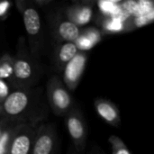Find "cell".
Segmentation results:
<instances>
[{"instance_id":"13","label":"cell","mask_w":154,"mask_h":154,"mask_svg":"<svg viewBox=\"0 0 154 154\" xmlns=\"http://www.w3.org/2000/svg\"><path fill=\"white\" fill-rule=\"evenodd\" d=\"M19 125L20 124L11 123L10 125H7L5 128L4 132L0 136V154H6L11 140L14 135L15 132L17 131Z\"/></svg>"},{"instance_id":"18","label":"cell","mask_w":154,"mask_h":154,"mask_svg":"<svg viewBox=\"0 0 154 154\" xmlns=\"http://www.w3.org/2000/svg\"><path fill=\"white\" fill-rule=\"evenodd\" d=\"M10 94V89L9 86L6 83V81L0 79V104L8 97Z\"/></svg>"},{"instance_id":"10","label":"cell","mask_w":154,"mask_h":154,"mask_svg":"<svg viewBox=\"0 0 154 154\" xmlns=\"http://www.w3.org/2000/svg\"><path fill=\"white\" fill-rule=\"evenodd\" d=\"M55 32L57 38L64 42H75L81 33L79 27L68 19L57 23Z\"/></svg>"},{"instance_id":"16","label":"cell","mask_w":154,"mask_h":154,"mask_svg":"<svg viewBox=\"0 0 154 154\" xmlns=\"http://www.w3.org/2000/svg\"><path fill=\"white\" fill-rule=\"evenodd\" d=\"M109 142L112 146V154H130L125 144L117 136H110Z\"/></svg>"},{"instance_id":"17","label":"cell","mask_w":154,"mask_h":154,"mask_svg":"<svg viewBox=\"0 0 154 154\" xmlns=\"http://www.w3.org/2000/svg\"><path fill=\"white\" fill-rule=\"evenodd\" d=\"M80 34L89 40L94 45H96L101 40V33L95 28H87Z\"/></svg>"},{"instance_id":"20","label":"cell","mask_w":154,"mask_h":154,"mask_svg":"<svg viewBox=\"0 0 154 154\" xmlns=\"http://www.w3.org/2000/svg\"><path fill=\"white\" fill-rule=\"evenodd\" d=\"M8 124H9V122L5 121V120H3V119L0 121V136H1V134H2V133L4 132L5 128L8 125Z\"/></svg>"},{"instance_id":"8","label":"cell","mask_w":154,"mask_h":154,"mask_svg":"<svg viewBox=\"0 0 154 154\" xmlns=\"http://www.w3.org/2000/svg\"><path fill=\"white\" fill-rule=\"evenodd\" d=\"M57 144V135L51 125H42L36 130L30 154H53Z\"/></svg>"},{"instance_id":"5","label":"cell","mask_w":154,"mask_h":154,"mask_svg":"<svg viewBox=\"0 0 154 154\" xmlns=\"http://www.w3.org/2000/svg\"><path fill=\"white\" fill-rule=\"evenodd\" d=\"M34 75V69L32 62V58L28 57V54L24 50L19 48L18 54L14 58L13 65V77L11 79L12 85L17 88H24V85L31 81Z\"/></svg>"},{"instance_id":"12","label":"cell","mask_w":154,"mask_h":154,"mask_svg":"<svg viewBox=\"0 0 154 154\" xmlns=\"http://www.w3.org/2000/svg\"><path fill=\"white\" fill-rule=\"evenodd\" d=\"M68 20L76 25H83L88 23L92 16V8L88 5H77L70 6L67 11Z\"/></svg>"},{"instance_id":"6","label":"cell","mask_w":154,"mask_h":154,"mask_svg":"<svg viewBox=\"0 0 154 154\" xmlns=\"http://www.w3.org/2000/svg\"><path fill=\"white\" fill-rule=\"evenodd\" d=\"M88 56L84 51H79L77 55L63 68V84L69 90H75L79 86L86 68Z\"/></svg>"},{"instance_id":"1","label":"cell","mask_w":154,"mask_h":154,"mask_svg":"<svg viewBox=\"0 0 154 154\" xmlns=\"http://www.w3.org/2000/svg\"><path fill=\"white\" fill-rule=\"evenodd\" d=\"M16 6L22 14L25 31L30 43V49L33 56H37L41 49L42 26L41 16L34 6L28 5L24 1H17Z\"/></svg>"},{"instance_id":"14","label":"cell","mask_w":154,"mask_h":154,"mask_svg":"<svg viewBox=\"0 0 154 154\" xmlns=\"http://www.w3.org/2000/svg\"><path fill=\"white\" fill-rule=\"evenodd\" d=\"M14 58L9 54H5L0 58V79L11 81L13 77Z\"/></svg>"},{"instance_id":"11","label":"cell","mask_w":154,"mask_h":154,"mask_svg":"<svg viewBox=\"0 0 154 154\" xmlns=\"http://www.w3.org/2000/svg\"><path fill=\"white\" fill-rule=\"evenodd\" d=\"M75 42H63L60 44L55 53V62L59 70H63L65 65L70 61L79 52Z\"/></svg>"},{"instance_id":"7","label":"cell","mask_w":154,"mask_h":154,"mask_svg":"<svg viewBox=\"0 0 154 154\" xmlns=\"http://www.w3.org/2000/svg\"><path fill=\"white\" fill-rule=\"evenodd\" d=\"M36 130L30 125L20 124L13 136L6 154H30Z\"/></svg>"},{"instance_id":"2","label":"cell","mask_w":154,"mask_h":154,"mask_svg":"<svg viewBox=\"0 0 154 154\" xmlns=\"http://www.w3.org/2000/svg\"><path fill=\"white\" fill-rule=\"evenodd\" d=\"M32 95L26 88H16L0 104V116L3 120L13 122L22 116L29 108Z\"/></svg>"},{"instance_id":"4","label":"cell","mask_w":154,"mask_h":154,"mask_svg":"<svg viewBox=\"0 0 154 154\" xmlns=\"http://www.w3.org/2000/svg\"><path fill=\"white\" fill-rule=\"evenodd\" d=\"M65 124L68 133L79 152H82L86 146L87 128L82 113L79 109L72 107L65 115Z\"/></svg>"},{"instance_id":"19","label":"cell","mask_w":154,"mask_h":154,"mask_svg":"<svg viewBox=\"0 0 154 154\" xmlns=\"http://www.w3.org/2000/svg\"><path fill=\"white\" fill-rule=\"evenodd\" d=\"M10 8V2L8 1H1L0 2V19L5 16L8 14V10Z\"/></svg>"},{"instance_id":"9","label":"cell","mask_w":154,"mask_h":154,"mask_svg":"<svg viewBox=\"0 0 154 154\" xmlns=\"http://www.w3.org/2000/svg\"><path fill=\"white\" fill-rule=\"evenodd\" d=\"M97 115L107 124L113 126H119L121 124L120 113L116 106L105 98H97L94 102Z\"/></svg>"},{"instance_id":"3","label":"cell","mask_w":154,"mask_h":154,"mask_svg":"<svg viewBox=\"0 0 154 154\" xmlns=\"http://www.w3.org/2000/svg\"><path fill=\"white\" fill-rule=\"evenodd\" d=\"M47 97L52 112L58 116H65L72 108L71 97L62 80L53 76L47 83Z\"/></svg>"},{"instance_id":"15","label":"cell","mask_w":154,"mask_h":154,"mask_svg":"<svg viewBox=\"0 0 154 154\" xmlns=\"http://www.w3.org/2000/svg\"><path fill=\"white\" fill-rule=\"evenodd\" d=\"M103 29L111 32H121L125 29V24L124 20L119 17H108L103 21Z\"/></svg>"}]
</instances>
